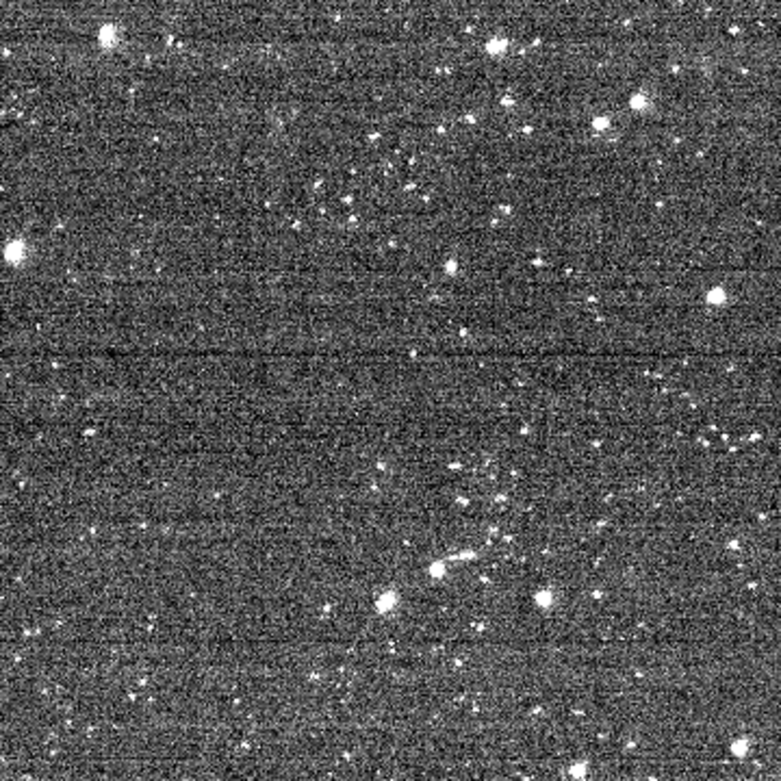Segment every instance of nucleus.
Instances as JSON below:
<instances>
[{"label": "nucleus", "instance_id": "obj_1", "mask_svg": "<svg viewBox=\"0 0 781 781\" xmlns=\"http://www.w3.org/2000/svg\"><path fill=\"white\" fill-rule=\"evenodd\" d=\"M5 260L9 265H15L20 267L24 260H26V243L22 239H13L11 243H7L5 248Z\"/></svg>", "mask_w": 781, "mask_h": 781}]
</instances>
